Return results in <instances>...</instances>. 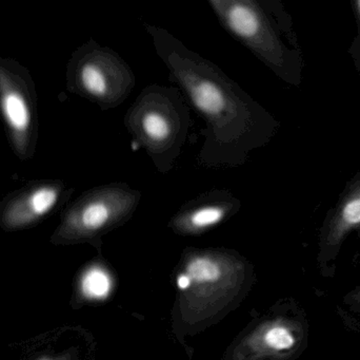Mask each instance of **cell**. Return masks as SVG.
Listing matches in <instances>:
<instances>
[{
	"mask_svg": "<svg viewBox=\"0 0 360 360\" xmlns=\"http://www.w3.org/2000/svg\"><path fill=\"white\" fill-rule=\"evenodd\" d=\"M37 99L33 80L25 67L0 57V116L15 156L29 161L38 139Z\"/></svg>",
	"mask_w": 360,
	"mask_h": 360,
	"instance_id": "obj_5",
	"label": "cell"
},
{
	"mask_svg": "<svg viewBox=\"0 0 360 360\" xmlns=\"http://www.w3.org/2000/svg\"><path fill=\"white\" fill-rule=\"evenodd\" d=\"M360 226V179L349 190L330 224L327 242L338 245L347 234Z\"/></svg>",
	"mask_w": 360,
	"mask_h": 360,
	"instance_id": "obj_9",
	"label": "cell"
},
{
	"mask_svg": "<svg viewBox=\"0 0 360 360\" xmlns=\"http://www.w3.org/2000/svg\"><path fill=\"white\" fill-rule=\"evenodd\" d=\"M356 8H357V12H359V17H360V0H359V1L356 2Z\"/></svg>",
	"mask_w": 360,
	"mask_h": 360,
	"instance_id": "obj_15",
	"label": "cell"
},
{
	"mask_svg": "<svg viewBox=\"0 0 360 360\" xmlns=\"http://www.w3.org/2000/svg\"><path fill=\"white\" fill-rule=\"evenodd\" d=\"M221 27L279 75L287 74L289 51L259 0H209Z\"/></svg>",
	"mask_w": 360,
	"mask_h": 360,
	"instance_id": "obj_4",
	"label": "cell"
},
{
	"mask_svg": "<svg viewBox=\"0 0 360 360\" xmlns=\"http://www.w3.org/2000/svg\"><path fill=\"white\" fill-rule=\"evenodd\" d=\"M141 199L139 190L120 182L91 188L65 211L61 235L92 237L115 228L133 215Z\"/></svg>",
	"mask_w": 360,
	"mask_h": 360,
	"instance_id": "obj_6",
	"label": "cell"
},
{
	"mask_svg": "<svg viewBox=\"0 0 360 360\" xmlns=\"http://www.w3.org/2000/svg\"><path fill=\"white\" fill-rule=\"evenodd\" d=\"M192 285V281H191L190 277L184 273V274H180L179 277H177V287H179V290L181 291H186L188 287Z\"/></svg>",
	"mask_w": 360,
	"mask_h": 360,
	"instance_id": "obj_13",
	"label": "cell"
},
{
	"mask_svg": "<svg viewBox=\"0 0 360 360\" xmlns=\"http://www.w3.org/2000/svg\"><path fill=\"white\" fill-rule=\"evenodd\" d=\"M73 188L60 180H38L11 192L0 205V221L6 228H19L52 213L71 197Z\"/></svg>",
	"mask_w": 360,
	"mask_h": 360,
	"instance_id": "obj_7",
	"label": "cell"
},
{
	"mask_svg": "<svg viewBox=\"0 0 360 360\" xmlns=\"http://www.w3.org/2000/svg\"><path fill=\"white\" fill-rule=\"evenodd\" d=\"M351 300L360 306V289L353 292L352 295H351Z\"/></svg>",
	"mask_w": 360,
	"mask_h": 360,
	"instance_id": "obj_14",
	"label": "cell"
},
{
	"mask_svg": "<svg viewBox=\"0 0 360 360\" xmlns=\"http://www.w3.org/2000/svg\"><path fill=\"white\" fill-rule=\"evenodd\" d=\"M124 126L155 168L168 173L188 139L192 126L190 106L177 87L150 85L129 108Z\"/></svg>",
	"mask_w": 360,
	"mask_h": 360,
	"instance_id": "obj_2",
	"label": "cell"
},
{
	"mask_svg": "<svg viewBox=\"0 0 360 360\" xmlns=\"http://www.w3.org/2000/svg\"><path fill=\"white\" fill-rule=\"evenodd\" d=\"M113 281L107 271L95 266L90 268L82 279V292L84 297L103 300L111 294Z\"/></svg>",
	"mask_w": 360,
	"mask_h": 360,
	"instance_id": "obj_12",
	"label": "cell"
},
{
	"mask_svg": "<svg viewBox=\"0 0 360 360\" xmlns=\"http://www.w3.org/2000/svg\"><path fill=\"white\" fill-rule=\"evenodd\" d=\"M240 206V201L229 190H212L186 202L171 224L182 234H200L236 213Z\"/></svg>",
	"mask_w": 360,
	"mask_h": 360,
	"instance_id": "obj_8",
	"label": "cell"
},
{
	"mask_svg": "<svg viewBox=\"0 0 360 360\" xmlns=\"http://www.w3.org/2000/svg\"><path fill=\"white\" fill-rule=\"evenodd\" d=\"M146 30L171 82L205 122L198 166L233 169L245 165L252 151L272 137V116L221 68L186 48L168 30L153 25H146Z\"/></svg>",
	"mask_w": 360,
	"mask_h": 360,
	"instance_id": "obj_1",
	"label": "cell"
},
{
	"mask_svg": "<svg viewBox=\"0 0 360 360\" xmlns=\"http://www.w3.org/2000/svg\"><path fill=\"white\" fill-rule=\"evenodd\" d=\"M135 84L134 72L120 54L93 39L74 51L68 63V90L103 111L122 105Z\"/></svg>",
	"mask_w": 360,
	"mask_h": 360,
	"instance_id": "obj_3",
	"label": "cell"
},
{
	"mask_svg": "<svg viewBox=\"0 0 360 360\" xmlns=\"http://www.w3.org/2000/svg\"><path fill=\"white\" fill-rule=\"evenodd\" d=\"M297 344L293 330L281 321L269 323L260 333V345L271 353L292 350Z\"/></svg>",
	"mask_w": 360,
	"mask_h": 360,
	"instance_id": "obj_10",
	"label": "cell"
},
{
	"mask_svg": "<svg viewBox=\"0 0 360 360\" xmlns=\"http://www.w3.org/2000/svg\"><path fill=\"white\" fill-rule=\"evenodd\" d=\"M186 273L192 285H210L218 283L222 277L221 266L211 256L198 255L191 258L186 266Z\"/></svg>",
	"mask_w": 360,
	"mask_h": 360,
	"instance_id": "obj_11",
	"label": "cell"
}]
</instances>
